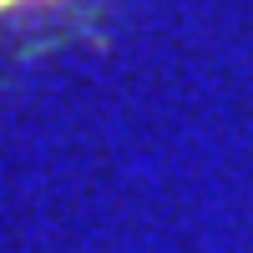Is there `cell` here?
<instances>
[{
	"mask_svg": "<svg viewBox=\"0 0 253 253\" xmlns=\"http://www.w3.org/2000/svg\"><path fill=\"white\" fill-rule=\"evenodd\" d=\"M15 5H26V0H0V10H15Z\"/></svg>",
	"mask_w": 253,
	"mask_h": 253,
	"instance_id": "6da1fadb",
	"label": "cell"
}]
</instances>
